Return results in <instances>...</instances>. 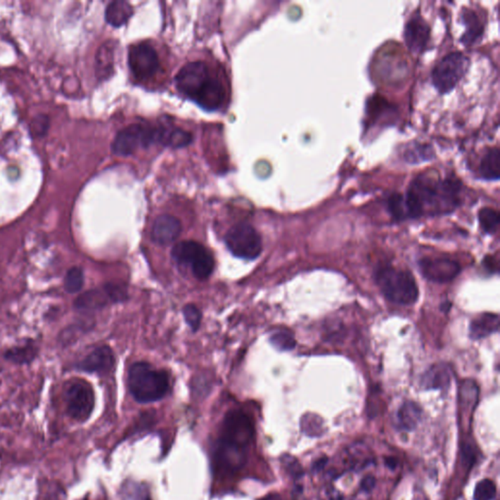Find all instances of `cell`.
<instances>
[{"instance_id":"7402d4cb","label":"cell","mask_w":500,"mask_h":500,"mask_svg":"<svg viewBox=\"0 0 500 500\" xmlns=\"http://www.w3.org/2000/svg\"><path fill=\"white\" fill-rule=\"evenodd\" d=\"M192 140V134L181 128L168 129V128L160 127V134H158L160 144L172 148H182L189 145Z\"/></svg>"},{"instance_id":"2e32d148","label":"cell","mask_w":500,"mask_h":500,"mask_svg":"<svg viewBox=\"0 0 500 500\" xmlns=\"http://www.w3.org/2000/svg\"><path fill=\"white\" fill-rule=\"evenodd\" d=\"M115 42H105L98 50L96 55V74L100 79H109L115 67Z\"/></svg>"},{"instance_id":"f546056e","label":"cell","mask_w":500,"mask_h":500,"mask_svg":"<svg viewBox=\"0 0 500 500\" xmlns=\"http://www.w3.org/2000/svg\"><path fill=\"white\" fill-rule=\"evenodd\" d=\"M270 342L280 351H290L296 346V340L293 334L286 331H276L273 333L270 338Z\"/></svg>"},{"instance_id":"4fadbf2b","label":"cell","mask_w":500,"mask_h":500,"mask_svg":"<svg viewBox=\"0 0 500 500\" xmlns=\"http://www.w3.org/2000/svg\"><path fill=\"white\" fill-rule=\"evenodd\" d=\"M430 27L419 15L411 18L404 30V39L411 51L421 53L428 44Z\"/></svg>"},{"instance_id":"44dd1931","label":"cell","mask_w":500,"mask_h":500,"mask_svg":"<svg viewBox=\"0 0 500 500\" xmlns=\"http://www.w3.org/2000/svg\"><path fill=\"white\" fill-rule=\"evenodd\" d=\"M133 9L127 1L110 2L105 9V21L113 27H119L127 24L132 18Z\"/></svg>"},{"instance_id":"603a6c76","label":"cell","mask_w":500,"mask_h":500,"mask_svg":"<svg viewBox=\"0 0 500 500\" xmlns=\"http://www.w3.org/2000/svg\"><path fill=\"white\" fill-rule=\"evenodd\" d=\"M500 150L499 148L489 149L485 154L480 165V173L487 180L499 179Z\"/></svg>"},{"instance_id":"30bf717a","label":"cell","mask_w":500,"mask_h":500,"mask_svg":"<svg viewBox=\"0 0 500 500\" xmlns=\"http://www.w3.org/2000/svg\"><path fill=\"white\" fill-rule=\"evenodd\" d=\"M67 413L79 422L86 421L94 409L95 396L87 382H72L66 393Z\"/></svg>"},{"instance_id":"6da1fadb","label":"cell","mask_w":500,"mask_h":500,"mask_svg":"<svg viewBox=\"0 0 500 500\" xmlns=\"http://www.w3.org/2000/svg\"><path fill=\"white\" fill-rule=\"evenodd\" d=\"M461 193L459 180L440 179L433 173H421L414 178L404 197L408 218L452 212L461 203Z\"/></svg>"},{"instance_id":"74e56055","label":"cell","mask_w":500,"mask_h":500,"mask_svg":"<svg viewBox=\"0 0 500 500\" xmlns=\"http://www.w3.org/2000/svg\"><path fill=\"white\" fill-rule=\"evenodd\" d=\"M386 464L389 466V468L394 469L396 468L397 461L396 459H392V457H389V459H386Z\"/></svg>"},{"instance_id":"8d00e7d4","label":"cell","mask_w":500,"mask_h":500,"mask_svg":"<svg viewBox=\"0 0 500 500\" xmlns=\"http://www.w3.org/2000/svg\"><path fill=\"white\" fill-rule=\"evenodd\" d=\"M361 485V489H363L364 492H371L374 489V487H376V479H374L373 476L366 477V478L363 480Z\"/></svg>"},{"instance_id":"cb8c5ba5","label":"cell","mask_w":500,"mask_h":500,"mask_svg":"<svg viewBox=\"0 0 500 500\" xmlns=\"http://www.w3.org/2000/svg\"><path fill=\"white\" fill-rule=\"evenodd\" d=\"M464 23H466L467 30L466 34L462 37V41L464 44H473L483 34L484 27L479 18L472 10H466L463 14Z\"/></svg>"},{"instance_id":"836d02e7","label":"cell","mask_w":500,"mask_h":500,"mask_svg":"<svg viewBox=\"0 0 500 500\" xmlns=\"http://www.w3.org/2000/svg\"><path fill=\"white\" fill-rule=\"evenodd\" d=\"M183 314H184L186 323L193 331H197L200 328V321H202L200 311L193 304H189V305L185 306Z\"/></svg>"},{"instance_id":"8992f818","label":"cell","mask_w":500,"mask_h":500,"mask_svg":"<svg viewBox=\"0 0 500 500\" xmlns=\"http://www.w3.org/2000/svg\"><path fill=\"white\" fill-rule=\"evenodd\" d=\"M468 66V58L463 53H449L437 63L432 72L434 86L441 94L451 92L466 75Z\"/></svg>"},{"instance_id":"8fae6325","label":"cell","mask_w":500,"mask_h":500,"mask_svg":"<svg viewBox=\"0 0 500 500\" xmlns=\"http://www.w3.org/2000/svg\"><path fill=\"white\" fill-rule=\"evenodd\" d=\"M128 64L132 74L139 80L152 79L160 69L158 53L148 42H140L130 47Z\"/></svg>"},{"instance_id":"4dcf8cb0","label":"cell","mask_w":500,"mask_h":500,"mask_svg":"<svg viewBox=\"0 0 500 500\" xmlns=\"http://www.w3.org/2000/svg\"><path fill=\"white\" fill-rule=\"evenodd\" d=\"M496 496V487L489 479L482 480L475 487V500H492Z\"/></svg>"},{"instance_id":"f1b7e54d","label":"cell","mask_w":500,"mask_h":500,"mask_svg":"<svg viewBox=\"0 0 500 500\" xmlns=\"http://www.w3.org/2000/svg\"><path fill=\"white\" fill-rule=\"evenodd\" d=\"M84 283V275L82 269L79 267H72L68 271L66 276H65L64 286L65 290L69 293H77L82 290Z\"/></svg>"},{"instance_id":"d590c367","label":"cell","mask_w":500,"mask_h":500,"mask_svg":"<svg viewBox=\"0 0 500 500\" xmlns=\"http://www.w3.org/2000/svg\"><path fill=\"white\" fill-rule=\"evenodd\" d=\"M320 500H346L338 491L334 487H326L321 494Z\"/></svg>"},{"instance_id":"d6986e66","label":"cell","mask_w":500,"mask_h":500,"mask_svg":"<svg viewBox=\"0 0 500 500\" xmlns=\"http://www.w3.org/2000/svg\"><path fill=\"white\" fill-rule=\"evenodd\" d=\"M421 406L414 402H406L402 404L397 414V422L399 429L404 431H413L421 421Z\"/></svg>"},{"instance_id":"ffe728a7","label":"cell","mask_w":500,"mask_h":500,"mask_svg":"<svg viewBox=\"0 0 500 500\" xmlns=\"http://www.w3.org/2000/svg\"><path fill=\"white\" fill-rule=\"evenodd\" d=\"M110 302L104 288L103 290H92L86 291L75 300V306L77 310L91 311L105 307Z\"/></svg>"},{"instance_id":"ba28073f","label":"cell","mask_w":500,"mask_h":500,"mask_svg":"<svg viewBox=\"0 0 500 500\" xmlns=\"http://www.w3.org/2000/svg\"><path fill=\"white\" fill-rule=\"evenodd\" d=\"M228 250L236 257L253 260L262 251L260 236L252 226L241 223L233 226L225 236Z\"/></svg>"},{"instance_id":"277c9868","label":"cell","mask_w":500,"mask_h":500,"mask_svg":"<svg viewBox=\"0 0 500 500\" xmlns=\"http://www.w3.org/2000/svg\"><path fill=\"white\" fill-rule=\"evenodd\" d=\"M128 385L139 403H152L162 399L169 388L167 374L148 363H136L130 368Z\"/></svg>"},{"instance_id":"484cf974","label":"cell","mask_w":500,"mask_h":500,"mask_svg":"<svg viewBox=\"0 0 500 500\" xmlns=\"http://www.w3.org/2000/svg\"><path fill=\"white\" fill-rule=\"evenodd\" d=\"M37 353V348L32 344H26V345L10 349L5 353V358L13 363L27 364L34 360Z\"/></svg>"},{"instance_id":"e0dca14e","label":"cell","mask_w":500,"mask_h":500,"mask_svg":"<svg viewBox=\"0 0 500 500\" xmlns=\"http://www.w3.org/2000/svg\"><path fill=\"white\" fill-rule=\"evenodd\" d=\"M451 371L447 364L432 366L422 378V386L427 389H443L451 382Z\"/></svg>"},{"instance_id":"3957f363","label":"cell","mask_w":500,"mask_h":500,"mask_svg":"<svg viewBox=\"0 0 500 500\" xmlns=\"http://www.w3.org/2000/svg\"><path fill=\"white\" fill-rule=\"evenodd\" d=\"M176 86L185 96L205 110L219 109L225 100V90L221 82L211 77L205 63L185 65L176 75Z\"/></svg>"},{"instance_id":"f35d334b","label":"cell","mask_w":500,"mask_h":500,"mask_svg":"<svg viewBox=\"0 0 500 500\" xmlns=\"http://www.w3.org/2000/svg\"><path fill=\"white\" fill-rule=\"evenodd\" d=\"M262 500H283V497L278 494H269V496L264 497Z\"/></svg>"},{"instance_id":"9c48e42d","label":"cell","mask_w":500,"mask_h":500,"mask_svg":"<svg viewBox=\"0 0 500 500\" xmlns=\"http://www.w3.org/2000/svg\"><path fill=\"white\" fill-rule=\"evenodd\" d=\"M158 143V128L132 124L119 132L113 142V153L122 157L134 154L139 148Z\"/></svg>"},{"instance_id":"d6a6232c","label":"cell","mask_w":500,"mask_h":500,"mask_svg":"<svg viewBox=\"0 0 500 500\" xmlns=\"http://www.w3.org/2000/svg\"><path fill=\"white\" fill-rule=\"evenodd\" d=\"M104 290L109 296L110 302H122L127 298V288L120 283H107L104 286Z\"/></svg>"},{"instance_id":"5b68a950","label":"cell","mask_w":500,"mask_h":500,"mask_svg":"<svg viewBox=\"0 0 500 500\" xmlns=\"http://www.w3.org/2000/svg\"><path fill=\"white\" fill-rule=\"evenodd\" d=\"M376 281L381 293L391 302L411 305L418 299V286L409 271L382 267L376 272Z\"/></svg>"},{"instance_id":"e575fe53","label":"cell","mask_w":500,"mask_h":500,"mask_svg":"<svg viewBox=\"0 0 500 500\" xmlns=\"http://www.w3.org/2000/svg\"><path fill=\"white\" fill-rule=\"evenodd\" d=\"M281 462H283V468H285L286 473L290 475V477L294 479H298L302 476V467L293 456H285L283 457Z\"/></svg>"},{"instance_id":"9a60e30c","label":"cell","mask_w":500,"mask_h":500,"mask_svg":"<svg viewBox=\"0 0 500 500\" xmlns=\"http://www.w3.org/2000/svg\"><path fill=\"white\" fill-rule=\"evenodd\" d=\"M114 364V353L109 347L103 346L95 349L80 361L79 368L86 373H105L113 368Z\"/></svg>"},{"instance_id":"d4e9b609","label":"cell","mask_w":500,"mask_h":500,"mask_svg":"<svg viewBox=\"0 0 500 500\" xmlns=\"http://www.w3.org/2000/svg\"><path fill=\"white\" fill-rule=\"evenodd\" d=\"M301 429L309 437H321L326 433L325 421L316 414H305L301 419Z\"/></svg>"},{"instance_id":"5bb4252c","label":"cell","mask_w":500,"mask_h":500,"mask_svg":"<svg viewBox=\"0 0 500 500\" xmlns=\"http://www.w3.org/2000/svg\"><path fill=\"white\" fill-rule=\"evenodd\" d=\"M182 225L177 218L172 215L158 216L153 226L152 238L155 243L160 245H168L174 243L179 237Z\"/></svg>"},{"instance_id":"1f68e13d","label":"cell","mask_w":500,"mask_h":500,"mask_svg":"<svg viewBox=\"0 0 500 500\" xmlns=\"http://www.w3.org/2000/svg\"><path fill=\"white\" fill-rule=\"evenodd\" d=\"M388 207L391 214L393 215L396 219L402 220L408 218L404 197L399 195V193H395V195H391V198H389L388 200Z\"/></svg>"},{"instance_id":"ac0fdd59","label":"cell","mask_w":500,"mask_h":500,"mask_svg":"<svg viewBox=\"0 0 500 500\" xmlns=\"http://www.w3.org/2000/svg\"><path fill=\"white\" fill-rule=\"evenodd\" d=\"M499 328V318L496 314L487 313L475 319L470 326V336L473 339H482L497 333Z\"/></svg>"},{"instance_id":"4316f807","label":"cell","mask_w":500,"mask_h":500,"mask_svg":"<svg viewBox=\"0 0 500 500\" xmlns=\"http://www.w3.org/2000/svg\"><path fill=\"white\" fill-rule=\"evenodd\" d=\"M478 387H477L474 381L466 380L462 382L461 392H459L462 409H466V411L471 409L472 411L476 406L477 401H478Z\"/></svg>"},{"instance_id":"83f0119b","label":"cell","mask_w":500,"mask_h":500,"mask_svg":"<svg viewBox=\"0 0 500 500\" xmlns=\"http://www.w3.org/2000/svg\"><path fill=\"white\" fill-rule=\"evenodd\" d=\"M479 222L484 232L494 233L499 227V213L494 208H482L479 212Z\"/></svg>"},{"instance_id":"7c38bea8","label":"cell","mask_w":500,"mask_h":500,"mask_svg":"<svg viewBox=\"0 0 500 500\" xmlns=\"http://www.w3.org/2000/svg\"><path fill=\"white\" fill-rule=\"evenodd\" d=\"M419 268L424 278L437 283H446L454 280L461 271L459 263L444 257L421 259Z\"/></svg>"},{"instance_id":"7a4b0ae2","label":"cell","mask_w":500,"mask_h":500,"mask_svg":"<svg viewBox=\"0 0 500 500\" xmlns=\"http://www.w3.org/2000/svg\"><path fill=\"white\" fill-rule=\"evenodd\" d=\"M255 435L250 417L241 411H230L223 422L222 436L216 451V461L225 471L235 472L245 464L246 449Z\"/></svg>"},{"instance_id":"52a82bcc","label":"cell","mask_w":500,"mask_h":500,"mask_svg":"<svg viewBox=\"0 0 500 500\" xmlns=\"http://www.w3.org/2000/svg\"><path fill=\"white\" fill-rule=\"evenodd\" d=\"M172 255L176 262L190 266L198 280H207L214 270L212 256L200 243L191 241L181 242L173 248Z\"/></svg>"}]
</instances>
